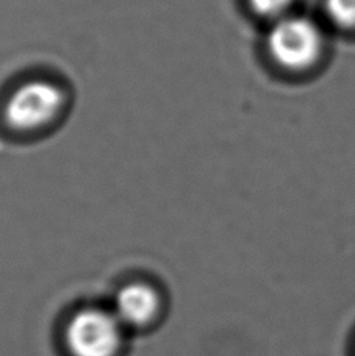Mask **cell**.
<instances>
[{
  "label": "cell",
  "instance_id": "obj_1",
  "mask_svg": "<svg viewBox=\"0 0 355 356\" xmlns=\"http://www.w3.org/2000/svg\"><path fill=\"white\" fill-rule=\"evenodd\" d=\"M129 334L110 307L86 305L63 323L61 344L68 356H123Z\"/></svg>",
  "mask_w": 355,
  "mask_h": 356
},
{
  "label": "cell",
  "instance_id": "obj_2",
  "mask_svg": "<svg viewBox=\"0 0 355 356\" xmlns=\"http://www.w3.org/2000/svg\"><path fill=\"white\" fill-rule=\"evenodd\" d=\"M272 58L290 71H306L320 61L324 50V36L312 19L302 16L282 17L268 36Z\"/></svg>",
  "mask_w": 355,
  "mask_h": 356
},
{
  "label": "cell",
  "instance_id": "obj_5",
  "mask_svg": "<svg viewBox=\"0 0 355 356\" xmlns=\"http://www.w3.org/2000/svg\"><path fill=\"white\" fill-rule=\"evenodd\" d=\"M326 13L340 29L355 31V0H326Z\"/></svg>",
  "mask_w": 355,
  "mask_h": 356
},
{
  "label": "cell",
  "instance_id": "obj_4",
  "mask_svg": "<svg viewBox=\"0 0 355 356\" xmlns=\"http://www.w3.org/2000/svg\"><path fill=\"white\" fill-rule=\"evenodd\" d=\"M127 332H148L163 319L166 303L161 291L144 280L119 286L110 305Z\"/></svg>",
  "mask_w": 355,
  "mask_h": 356
},
{
  "label": "cell",
  "instance_id": "obj_3",
  "mask_svg": "<svg viewBox=\"0 0 355 356\" xmlns=\"http://www.w3.org/2000/svg\"><path fill=\"white\" fill-rule=\"evenodd\" d=\"M65 94L44 80L25 81L13 92L5 105V120L11 129L30 131L46 127L58 116Z\"/></svg>",
  "mask_w": 355,
  "mask_h": 356
},
{
  "label": "cell",
  "instance_id": "obj_6",
  "mask_svg": "<svg viewBox=\"0 0 355 356\" xmlns=\"http://www.w3.org/2000/svg\"><path fill=\"white\" fill-rule=\"evenodd\" d=\"M249 2L258 15L274 17L283 15L293 3V0H249Z\"/></svg>",
  "mask_w": 355,
  "mask_h": 356
}]
</instances>
